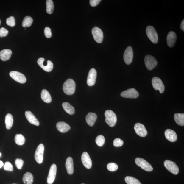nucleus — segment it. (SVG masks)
Masks as SVG:
<instances>
[{"label": "nucleus", "instance_id": "7ed1b4c3", "mask_svg": "<svg viewBox=\"0 0 184 184\" xmlns=\"http://www.w3.org/2000/svg\"><path fill=\"white\" fill-rule=\"evenodd\" d=\"M146 33L148 38L153 43L156 44L158 41V37L155 28L151 26H148L146 28Z\"/></svg>", "mask_w": 184, "mask_h": 184}, {"label": "nucleus", "instance_id": "c85d7f7f", "mask_svg": "<svg viewBox=\"0 0 184 184\" xmlns=\"http://www.w3.org/2000/svg\"><path fill=\"white\" fill-rule=\"evenodd\" d=\"M13 121L12 115L10 114H7L5 117V124L7 129L9 130L13 126Z\"/></svg>", "mask_w": 184, "mask_h": 184}, {"label": "nucleus", "instance_id": "2f4dec72", "mask_svg": "<svg viewBox=\"0 0 184 184\" xmlns=\"http://www.w3.org/2000/svg\"><path fill=\"white\" fill-rule=\"evenodd\" d=\"M46 7L47 13L49 14L52 13L54 9L53 1L52 0H47L46 1Z\"/></svg>", "mask_w": 184, "mask_h": 184}, {"label": "nucleus", "instance_id": "0eeeda50", "mask_svg": "<svg viewBox=\"0 0 184 184\" xmlns=\"http://www.w3.org/2000/svg\"><path fill=\"white\" fill-rule=\"evenodd\" d=\"M164 166L168 170L175 175L177 174L179 172V169L175 162L166 160L164 162Z\"/></svg>", "mask_w": 184, "mask_h": 184}, {"label": "nucleus", "instance_id": "f8f14e48", "mask_svg": "<svg viewBox=\"0 0 184 184\" xmlns=\"http://www.w3.org/2000/svg\"><path fill=\"white\" fill-rule=\"evenodd\" d=\"M92 33L93 34L94 40L98 43H101L103 41V32L100 28L95 27L92 30Z\"/></svg>", "mask_w": 184, "mask_h": 184}, {"label": "nucleus", "instance_id": "a19ab883", "mask_svg": "<svg viewBox=\"0 0 184 184\" xmlns=\"http://www.w3.org/2000/svg\"><path fill=\"white\" fill-rule=\"evenodd\" d=\"M44 34L46 37L48 38H50L52 36V32L51 29L49 27H46L45 28Z\"/></svg>", "mask_w": 184, "mask_h": 184}, {"label": "nucleus", "instance_id": "c756f323", "mask_svg": "<svg viewBox=\"0 0 184 184\" xmlns=\"http://www.w3.org/2000/svg\"><path fill=\"white\" fill-rule=\"evenodd\" d=\"M15 143L18 145H22L25 141V138L21 134H17L15 136Z\"/></svg>", "mask_w": 184, "mask_h": 184}, {"label": "nucleus", "instance_id": "423d86ee", "mask_svg": "<svg viewBox=\"0 0 184 184\" xmlns=\"http://www.w3.org/2000/svg\"><path fill=\"white\" fill-rule=\"evenodd\" d=\"M44 150V146L42 144H40L37 148L35 154V158L39 164H41L43 162Z\"/></svg>", "mask_w": 184, "mask_h": 184}, {"label": "nucleus", "instance_id": "a878e982", "mask_svg": "<svg viewBox=\"0 0 184 184\" xmlns=\"http://www.w3.org/2000/svg\"><path fill=\"white\" fill-rule=\"evenodd\" d=\"M41 98L45 102L50 103L52 101V98L48 91L45 89L42 91L41 93Z\"/></svg>", "mask_w": 184, "mask_h": 184}, {"label": "nucleus", "instance_id": "a211bd4d", "mask_svg": "<svg viewBox=\"0 0 184 184\" xmlns=\"http://www.w3.org/2000/svg\"><path fill=\"white\" fill-rule=\"evenodd\" d=\"M167 45L170 48H172L175 45L177 40V36L175 32L173 31L170 32L167 37Z\"/></svg>", "mask_w": 184, "mask_h": 184}, {"label": "nucleus", "instance_id": "6ab92c4d", "mask_svg": "<svg viewBox=\"0 0 184 184\" xmlns=\"http://www.w3.org/2000/svg\"><path fill=\"white\" fill-rule=\"evenodd\" d=\"M165 136L167 140L172 142L176 141L178 138L175 132L170 129H167L165 131Z\"/></svg>", "mask_w": 184, "mask_h": 184}, {"label": "nucleus", "instance_id": "9d476101", "mask_svg": "<svg viewBox=\"0 0 184 184\" xmlns=\"http://www.w3.org/2000/svg\"><path fill=\"white\" fill-rule=\"evenodd\" d=\"M133 58V52L132 48L130 46L127 47L125 51L124 59L125 63L127 65H130L132 63Z\"/></svg>", "mask_w": 184, "mask_h": 184}, {"label": "nucleus", "instance_id": "ddd939ff", "mask_svg": "<svg viewBox=\"0 0 184 184\" xmlns=\"http://www.w3.org/2000/svg\"><path fill=\"white\" fill-rule=\"evenodd\" d=\"M57 173V166L55 164L51 165L49 169L48 178H47V183L48 184H52L55 180Z\"/></svg>", "mask_w": 184, "mask_h": 184}, {"label": "nucleus", "instance_id": "f3484780", "mask_svg": "<svg viewBox=\"0 0 184 184\" xmlns=\"http://www.w3.org/2000/svg\"><path fill=\"white\" fill-rule=\"evenodd\" d=\"M81 159L82 163L86 168L87 169L91 168L92 162L88 153L85 152L82 153Z\"/></svg>", "mask_w": 184, "mask_h": 184}, {"label": "nucleus", "instance_id": "72a5a7b5", "mask_svg": "<svg viewBox=\"0 0 184 184\" xmlns=\"http://www.w3.org/2000/svg\"><path fill=\"white\" fill-rule=\"evenodd\" d=\"M96 142L99 146L102 147L105 143V138L102 135H99L96 138Z\"/></svg>", "mask_w": 184, "mask_h": 184}, {"label": "nucleus", "instance_id": "b1692460", "mask_svg": "<svg viewBox=\"0 0 184 184\" xmlns=\"http://www.w3.org/2000/svg\"><path fill=\"white\" fill-rule=\"evenodd\" d=\"M12 54V52L9 49H4L0 52V58L3 61H6L10 59Z\"/></svg>", "mask_w": 184, "mask_h": 184}, {"label": "nucleus", "instance_id": "473e14b6", "mask_svg": "<svg viewBox=\"0 0 184 184\" xmlns=\"http://www.w3.org/2000/svg\"><path fill=\"white\" fill-rule=\"evenodd\" d=\"M125 181L128 184H141L138 179L132 177H126L125 178Z\"/></svg>", "mask_w": 184, "mask_h": 184}, {"label": "nucleus", "instance_id": "2eb2a0df", "mask_svg": "<svg viewBox=\"0 0 184 184\" xmlns=\"http://www.w3.org/2000/svg\"><path fill=\"white\" fill-rule=\"evenodd\" d=\"M96 76L97 72L96 70L94 68H92L90 70L87 77V84L89 86H93L95 84Z\"/></svg>", "mask_w": 184, "mask_h": 184}, {"label": "nucleus", "instance_id": "49530a36", "mask_svg": "<svg viewBox=\"0 0 184 184\" xmlns=\"http://www.w3.org/2000/svg\"><path fill=\"white\" fill-rule=\"evenodd\" d=\"M1 24V21L0 20V25Z\"/></svg>", "mask_w": 184, "mask_h": 184}, {"label": "nucleus", "instance_id": "a18cd8bd", "mask_svg": "<svg viewBox=\"0 0 184 184\" xmlns=\"http://www.w3.org/2000/svg\"><path fill=\"white\" fill-rule=\"evenodd\" d=\"M1 153H0V157H1Z\"/></svg>", "mask_w": 184, "mask_h": 184}, {"label": "nucleus", "instance_id": "bb28decb", "mask_svg": "<svg viewBox=\"0 0 184 184\" xmlns=\"http://www.w3.org/2000/svg\"><path fill=\"white\" fill-rule=\"evenodd\" d=\"M34 177L32 173L27 172L24 174L23 178V181L24 184H32L33 182Z\"/></svg>", "mask_w": 184, "mask_h": 184}, {"label": "nucleus", "instance_id": "58836bf2", "mask_svg": "<svg viewBox=\"0 0 184 184\" xmlns=\"http://www.w3.org/2000/svg\"><path fill=\"white\" fill-rule=\"evenodd\" d=\"M4 169L5 171H13V165L10 162H7L4 165Z\"/></svg>", "mask_w": 184, "mask_h": 184}, {"label": "nucleus", "instance_id": "9b49d317", "mask_svg": "<svg viewBox=\"0 0 184 184\" xmlns=\"http://www.w3.org/2000/svg\"><path fill=\"white\" fill-rule=\"evenodd\" d=\"M9 75L12 78L20 83L24 84L26 81L25 75L20 72L12 71L10 72Z\"/></svg>", "mask_w": 184, "mask_h": 184}, {"label": "nucleus", "instance_id": "f03ea898", "mask_svg": "<svg viewBox=\"0 0 184 184\" xmlns=\"http://www.w3.org/2000/svg\"><path fill=\"white\" fill-rule=\"evenodd\" d=\"M105 121L110 127H114L117 121V116L113 111L108 110L105 112Z\"/></svg>", "mask_w": 184, "mask_h": 184}, {"label": "nucleus", "instance_id": "412c9836", "mask_svg": "<svg viewBox=\"0 0 184 184\" xmlns=\"http://www.w3.org/2000/svg\"><path fill=\"white\" fill-rule=\"evenodd\" d=\"M97 118V115L95 113L91 112L89 113L86 117L87 124L90 126H93L94 124H95Z\"/></svg>", "mask_w": 184, "mask_h": 184}, {"label": "nucleus", "instance_id": "20e7f679", "mask_svg": "<svg viewBox=\"0 0 184 184\" xmlns=\"http://www.w3.org/2000/svg\"><path fill=\"white\" fill-rule=\"evenodd\" d=\"M136 164L141 169L147 171H152L153 168L149 163L145 159L140 158H137L135 160Z\"/></svg>", "mask_w": 184, "mask_h": 184}, {"label": "nucleus", "instance_id": "6e6552de", "mask_svg": "<svg viewBox=\"0 0 184 184\" xmlns=\"http://www.w3.org/2000/svg\"><path fill=\"white\" fill-rule=\"evenodd\" d=\"M152 84L153 88L155 90H159L161 93H164L165 86L163 82L159 78L157 77H153L152 80Z\"/></svg>", "mask_w": 184, "mask_h": 184}, {"label": "nucleus", "instance_id": "4be33fe9", "mask_svg": "<svg viewBox=\"0 0 184 184\" xmlns=\"http://www.w3.org/2000/svg\"><path fill=\"white\" fill-rule=\"evenodd\" d=\"M56 128L60 132L64 133L69 131L71 128L69 124L63 122H60L56 124Z\"/></svg>", "mask_w": 184, "mask_h": 184}, {"label": "nucleus", "instance_id": "7c9ffc66", "mask_svg": "<svg viewBox=\"0 0 184 184\" xmlns=\"http://www.w3.org/2000/svg\"><path fill=\"white\" fill-rule=\"evenodd\" d=\"M33 19L29 16H26L25 17L23 21L22 25L24 27H28L30 26L32 24Z\"/></svg>", "mask_w": 184, "mask_h": 184}, {"label": "nucleus", "instance_id": "f257e3e1", "mask_svg": "<svg viewBox=\"0 0 184 184\" xmlns=\"http://www.w3.org/2000/svg\"><path fill=\"white\" fill-rule=\"evenodd\" d=\"M76 85L74 80L71 79H68L64 82L63 86V90L64 93L68 95H71L75 91Z\"/></svg>", "mask_w": 184, "mask_h": 184}, {"label": "nucleus", "instance_id": "de8ad7c7", "mask_svg": "<svg viewBox=\"0 0 184 184\" xmlns=\"http://www.w3.org/2000/svg\"></svg>", "mask_w": 184, "mask_h": 184}, {"label": "nucleus", "instance_id": "c9c22d12", "mask_svg": "<svg viewBox=\"0 0 184 184\" xmlns=\"http://www.w3.org/2000/svg\"><path fill=\"white\" fill-rule=\"evenodd\" d=\"M7 25L11 27L15 26V18L13 16H10L6 19Z\"/></svg>", "mask_w": 184, "mask_h": 184}, {"label": "nucleus", "instance_id": "79ce46f5", "mask_svg": "<svg viewBox=\"0 0 184 184\" xmlns=\"http://www.w3.org/2000/svg\"><path fill=\"white\" fill-rule=\"evenodd\" d=\"M101 1V0H91L90 4L91 6L95 7L98 5Z\"/></svg>", "mask_w": 184, "mask_h": 184}, {"label": "nucleus", "instance_id": "e433bc0d", "mask_svg": "<svg viewBox=\"0 0 184 184\" xmlns=\"http://www.w3.org/2000/svg\"><path fill=\"white\" fill-rule=\"evenodd\" d=\"M124 144V141L119 138L115 139L113 141V145L115 147H121Z\"/></svg>", "mask_w": 184, "mask_h": 184}, {"label": "nucleus", "instance_id": "5701e85b", "mask_svg": "<svg viewBox=\"0 0 184 184\" xmlns=\"http://www.w3.org/2000/svg\"><path fill=\"white\" fill-rule=\"evenodd\" d=\"M66 167L68 174H72L74 173V162L71 157H69L67 159L66 162Z\"/></svg>", "mask_w": 184, "mask_h": 184}, {"label": "nucleus", "instance_id": "aec40b11", "mask_svg": "<svg viewBox=\"0 0 184 184\" xmlns=\"http://www.w3.org/2000/svg\"><path fill=\"white\" fill-rule=\"evenodd\" d=\"M25 115L26 118L30 124L36 126L39 125V121L32 112L27 111L25 113Z\"/></svg>", "mask_w": 184, "mask_h": 184}, {"label": "nucleus", "instance_id": "1a4fd4ad", "mask_svg": "<svg viewBox=\"0 0 184 184\" xmlns=\"http://www.w3.org/2000/svg\"><path fill=\"white\" fill-rule=\"evenodd\" d=\"M120 95L123 98L135 99L138 97L139 94L135 89L131 88L122 92Z\"/></svg>", "mask_w": 184, "mask_h": 184}, {"label": "nucleus", "instance_id": "39448f33", "mask_svg": "<svg viewBox=\"0 0 184 184\" xmlns=\"http://www.w3.org/2000/svg\"><path fill=\"white\" fill-rule=\"evenodd\" d=\"M144 61L146 67L149 70H152L157 66L158 64L156 59L152 55H146L145 57Z\"/></svg>", "mask_w": 184, "mask_h": 184}, {"label": "nucleus", "instance_id": "f704fd0d", "mask_svg": "<svg viewBox=\"0 0 184 184\" xmlns=\"http://www.w3.org/2000/svg\"><path fill=\"white\" fill-rule=\"evenodd\" d=\"M118 168V165L114 163H110L107 165V169L110 171H115Z\"/></svg>", "mask_w": 184, "mask_h": 184}, {"label": "nucleus", "instance_id": "dca6fc26", "mask_svg": "<svg viewBox=\"0 0 184 184\" xmlns=\"http://www.w3.org/2000/svg\"><path fill=\"white\" fill-rule=\"evenodd\" d=\"M45 59L43 58H40L38 60L37 63L38 65L46 71L49 72L52 71L53 68V64L52 62L50 60L47 61V64L44 65L43 63Z\"/></svg>", "mask_w": 184, "mask_h": 184}, {"label": "nucleus", "instance_id": "4c0bfd02", "mask_svg": "<svg viewBox=\"0 0 184 184\" xmlns=\"http://www.w3.org/2000/svg\"><path fill=\"white\" fill-rule=\"evenodd\" d=\"M16 166L18 169H22L24 162L21 159H16L15 161Z\"/></svg>", "mask_w": 184, "mask_h": 184}, {"label": "nucleus", "instance_id": "cd10ccee", "mask_svg": "<svg viewBox=\"0 0 184 184\" xmlns=\"http://www.w3.org/2000/svg\"><path fill=\"white\" fill-rule=\"evenodd\" d=\"M62 106L63 109L66 112L70 115L74 114L75 109L72 105L68 102H63L62 104Z\"/></svg>", "mask_w": 184, "mask_h": 184}, {"label": "nucleus", "instance_id": "c03bdc74", "mask_svg": "<svg viewBox=\"0 0 184 184\" xmlns=\"http://www.w3.org/2000/svg\"><path fill=\"white\" fill-rule=\"evenodd\" d=\"M4 166V163L3 162L0 161V168Z\"/></svg>", "mask_w": 184, "mask_h": 184}, {"label": "nucleus", "instance_id": "37998d69", "mask_svg": "<svg viewBox=\"0 0 184 184\" xmlns=\"http://www.w3.org/2000/svg\"><path fill=\"white\" fill-rule=\"evenodd\" d=\"M180 28L183 31H184V20H183L181 24L180 25Z\"/></svg>", "mask_w": 184, "mask_h": 184}, {"label": "nucleus", "instance_id": "4468645a", "mask_svg": "<svg viewBox=\"0 0 184 184\" xmlns=\"http://www.w3.org/2000/svg\"><path fill=\"white\" fill-rule=\"evenodd\" d=\"M134 130L136 134L142 137H144L147 135L148 132L144 126L142 124L137 123L134 127Z\"/></svg>", "mask_w": 184, "mask_h": 184}, {"label": "nucleus", "instance_id": "393cba45", "mask_svg": "<svg viewBox=\"0 0 184 184\" xmlns=\"http://www.w3.org/2000/svg\"><path fill=\"white\" fill-rule=\"evenodd\" d=\"M174 121L179 126H184V114L183 113H176L174 114Z\"/></svg>", "mask_w": 184, "mask_h": 184}, {"label": "nucleus", "instance_id": "ea45409f", "mask_svg": "<svg viewBox=\"0 0 184 184\" xmlns=\"http://www.w3.org/2000/svg\"><path fill=\"white\" fill-rule=\"evenodd\" d=\"M8 31L5 28L2 27L0 29V37H6L8 34Z\"/></svg>", "mask_w": 184, "mask_h": 184}]
</instances>
